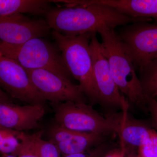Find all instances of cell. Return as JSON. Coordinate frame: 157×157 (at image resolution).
Instances as JSON below:
<instances>
[{
    "mask_svg": "<svg viewBox=\"0 0 157 157\" xmlns=\"http://www.w3.org/2000/svg\"><path fill=\"white\" fill-rule=\"evenodd\" d=\"M42 131L32 134H24L23 140L38 157H61L55 144L42 139Z\"/></svg>",
    "mask_w": 157,
    "mask_h": 157,
    "instance_id": "2e32d148",
    "label": "cell"
},
{
    "mask_svg": "<svg viewBox=\"0 0 157 157\" xmlns=\"http://www.w3.org/2000/svg\"><path fill=\"white\" fill-rule=\"evenodd\" d=\"M98 33L102 39V52L121 94L126 97L129 106L145 107L147 98L136 74V68L115 29H104Z\"/></svg>",
    "mask_w": 157,
    "mask_h": 157,
    "instance_id": "7a4b0ae2",
    "label": "cell"
},
{
    "mask_svg": "<svg viewBox=\"0 0 157 157\" xmlns=\"http://www.w3.org/2000/svg\"><path fill=\"white\" fill-rule=\"evenodd\" d=\"M0 53L15 61L26 70L42 69L71 80L72 75L56 45L43 38L11 45L0 41Z\"/></svg>",
    "mask_w": 157,
    "mask_h": 157,
    "instance_id": "277c9868",
    "label": "cell"
},
{
    "mask_svg": "<svg viewBox=\"0 0 157 157\" xmlns=\"http://www.w3.org/2000/svg\"><path fill=\"white\" fill-rule=\"evenodd\" d=\"M119 121L118 134L121 141L129 147L137 149L147 143L156 132L142 122L130 117L128 112L119 114Z\"/></svg>",
    "mask_w": 157,
    "mask_h": 157,
    "instance_id": "7c38bea8",
    "label": "cell"
},
{
    "mask_svg": "<svg viewBox=\"0 0 157 157\" xmlns=\"http://www.w3.org/2000/svg\"><path fill=\"white\" fill-rule=\"evenodd\" d=\"M114 8L130 17L157 21V0H87Z\"/></svg>",
    "mask_w": 157,
    "mask_h": 157,
    "instance_id": "4fadbf2b",
    "label": "cell"
},
{
    "mask_svg": "<svg viewBox=\"0 0 157 157\" xmlns=\"http://www.w3.org/2000/svg\"><path fill=\"white\" fill-rule=\"evenodd\" d=\"M93 62V76L98 96V103L106 107L120 108L128 112L126 98L120 92L111 74L108 61L104 56L96 33H92L90 42Z\"/></svg>",
    "mask_w": 157,
    "mask_h": 157,
    "instance_id": "52a82bcc",
    "label": "cell"
},
{
    "mask_svg": "<svg viewBox=\"0 0 157 157\" xmlns=\"http://www.w3.org/2000/svg\"><path fill=\"white\" fill-rule=\"evenodd\" d=\"M116 33L140 73L157 59V21L133 23Z\"/></svg>",
    "mask_w": 157,
    "mask_h": 157,
    "instance_id": "8992f818",
    "label": "cell"
},
{
    "mask_svg": "<svg viewBox=\"0 0 157 157\" xmlns=\"http://www.w3.org/2000/svg\"><path fill=\"white\" fill-rule=\"evenodd\" d=\"M52 105L56 124L60 126L83 133H118L119 123L115 117H104L86 103L68 101Z\"/></svg>",
    "mask_w": 157,
    "mask_h": 157,
    "instance_id": "5b68a950",
    "label": "cell"
},
{
    "mask_svg": "<svg viewBox=\"0 0 157 157\" xmlns=\"http://www.w3.org/2000/svg\"><path fill=\"white\" fill-rule=\"evenodd\" d=\"M152 97L153 98H154L155 100L157 102V91L155 93L154 95Z\"/></svg>",
    "mask_w": 157,
    "mask_h": 157,
    "instance_id": "4316f807",
    "label": "cell"
},
{
    "mask_svg": "<svg viewBox=\"0 0 157 157\" xmlns=\"http://www.w3.org/2000/svg\"><path fill=\"white\" fill-rule=\"evenodd\" d=\"M24 132L0 127V152L16 156L21 146Z\"/></svg>",
    "mask_w": 157,
    "mask_h": 157,
    "instance_id": "e0dca14e",
    "label": "cell"
},
{
    "mask_svg": "<svg viewBox=\"0 0 157 157\" xmlns=\"http://www.w3.org/2000/svg\"><path fill=\"white\" fill-rule=\"evenodd\" d=\"M140 79L144 93L147 98L157 91V59L140 73Z\"/></svg>",
    "mask_w": 157,
    "mask_h": 157,
    "instance_id": "ac0fdd59",
    "label": "cell"
},
{
    "mask_svg": "<svg viewBox=\"0 0 157 157\" xmlns=\"http://www.w3.org/2000/svg\"><path fill=\"white\" fill-rule=\"evenodd\" d=\"M32 83L45 101L52 104L68 101L86 103L87 98L79 85L45 70H26Z\"/></svg>",
    "mask_w": 157,
    "mask_h": 157,
    "instance_id": "ba28073f",
    "label": "cell"
},
{
    "mask_svg": "<svg viewBox=\"0 0 157 157\" xmlns=\"http://www.w3.org/2000/svg\"><path fill=\"white\" fill-rule=\"evenodd\" d=\"M64 7L50 9L46 21L51 30L66 36L99 33L149 20L128 16L112 7L87 1H67Z\"/></svg>",
    "mask_w": 157,
    "mask_h": 157,
    "instance_id": "6da1fadb",
    "label": "cell"
},
{
    "mask_svg": "<svg viewBox=\"0 0 157 157\" xmlns=\"http://www.w3.org/2000/svg\"><path fill=\"white\" fill-rule=\"evenodd\" d=\"M92 33L66 36L52 31V35L61 53L70 74L79 82L86 98L92 103H98L93 76V62L90 42Z\"/></svg>",
    "mask_w": 157,
    "mask_h": 157,
    "instance_id": "3957f363",
    "label": "cell"
},
{
    "mask_svg": "<svg viewBox=\"0 0 157 157\" xmlns=\"http://www.w3.org/2000/svg\"><path fill=\"white\" fill-rule=\"evenodd\" d=\"M125 157H137L136 148L127 146V153Z\"/></svg>",
    "mask_w": 157,
    "mask_h": 157,
    "instance_id": "cb8c5ba5",
    "label": "cell"
},
{
    "mask_svg": "<svg viewBox=\"0 0 157 157\" xmlns=\"http://www.w3.org/2000/svg\"><path fill=\"white\" fill-rule=\"evenodd\" d=\"M121 146L117 148L110 149L103 157H125L127 146L124 143L120 141Z\"/></svg>",
    "mask_w": 157,
    "mask_h": 157,
    "instance_id": "7402d4cb",
    "label": "cell"
},
{
    "mask_svg": "<svg viewBox=\"0 0 157 157\" xmlns=\"http://www.w3.org/2000/svg\"><path fill=\"white\" fill-rule=\"evenodd\" d=\"M50 1L41 0H0V17L17 14H46Z\"/></svg>",
    "mask_w": 157,
    "mask_h": 157,
    "instance_id": "9a60e30c",
    "label": "cell"
},
{
    "mask_svg": "<svg viewBox=\"0 0 157 157\" xmlns=\"http://www.w3.org/2000/svg\"><path fill=\"white\" fill-rule=\"evenodd\" d=\"M147 106L151 116L153 125L157 132V102L152 97L147 98Z\"/></svg>",
    "mask_w": 157,
    "mask_h": 157,
    "instance_id": "44dd1931",
    "label": "cell"
},
{
    "mask_svg": "<svg viewBox=\"0 0 157 157\" xmlns=\"http://www.w3.org/2000/svg\"><path fill=\"white\" fill-rule=\"evenodd\" d=\"M1 157H18L15 155L10 154H2Z\"/></svg>",
    "mask_w": 157,
    "mask_h": 157,
    "instance_id": "484cf974",
    "label": "cell"
},
{
    "mask_svg": "<svg viewBox=\"0 0 157 157\" xmlns=\"http://www.w3.org/2000/svg\"><path fill=\"white\" fill-rule=\"evenodd\" d=\"M137 157H157V132L147 143L137 148Z\"/></svg>",
    "mask_w": 157,
    "mask_h": 157,
    "instance_id": "d6986e66",
    "label": "cell"
},
{
    "mask_svg": "<svg viewBox=\"0 0 157 157\" xmlns=\"http://www.w3.org/2000/svg\"><path fill=\"white\" fill-rule=\"evenodd\" d=\"M110 150L109 144L105 141L88 151L63 157H103Z\"/></svg>",
    "mask_w": 157,
    "mask_h": 157,
    "instance_id": "ffe728a7",
    "label": "cell"
},
{
    "mask_svg": "<svg viewBox=\"0 0 157 157\" xmlns=\"http://www.w3.org/2000/svg\"><path fill=\"white\" fill-rule=\"evenodd\" d=\"M45 113L44 105L20 106L11 101L0 102V127L21 132L36 129Z\"/></svg>",
    "mask_w": 157,
    "mask_h": 157,
    "instance_id": "8fae6325",
    "label": "cell"
},
{
    "mask_svg": "<svg viewBox=\"0 0 157 157\" xmlns=\"http://www.w3.org/2000/svg\"><path fill=\"white\" fill-rule=\"evenodd\" d=\"M24 134L22 137L21 146L20 147L16 156L18 157H38L25 142L23 139Z\"/></svg>",
    "mask_w": 157,
    "mask_h": 157,
    "instance_id": "603a6c76",
    "label": "cell"
},
{
    "mask_svg": "<svg viewBox=\"0 0 157 157\" xmlns=\"http://www.w3.org/2000/svg\"><path fill=\"white\" fill-rule=\"evenodd\" d=\"M107 136L99 133L78 132L68 140L56 145L64 157L88 151L105 142Z\"/></svg>",
    "mask_w": 157,
    "mask_h": 157,
    "instance_id": "5bb4252c",
    "label": "cell"
},
{
    "mask_svg": "<svg viewBox=\"0 0 157 157\" xmlns=\"http://www.w3.org/2000/svg\"><path fill=\"white\" fill-rule=\"evenodd\" d=\"M0 89L12 98L29 104L44 105L46 101L34 86L27 70L1 53Z\"/></svg>",
    "mask_w": 157,
    "mask_h": 157,
    "instance_id": "9c48e42d",
    "label": "cell"
},
{
    "mask_svg": "<svg viewBox=\"0 0 157 157\" xmlns=\"http://www.w3.org/2000/svg\"><path fill=\"white\" fill-rule=\"evenodd\" d=\"M3 101H11L8 96L5 92L0 89V102Z\"/></svg>",
    "mask_w": 157,
    "mask_h": 157,
    "instance_id": "d4e9b609",
    "label": "cell"
},
{
    "mask_svg": "<svg viewBox=\"0 0 157 157\" xmlns=\"http://www.w3.org/2000/svg\"><path fill=\"white\" fill-rule=\"evenodd\" d=\"M51 29L46 21L32 19L23 14L0 17V41L19 45L30 39L48 36Z\"/></svg>",
    "mask_w": 157,
    "mask_h": 157,
    "instance_id": "30bf717a",
    "label": "cell"
}]
</instances>
